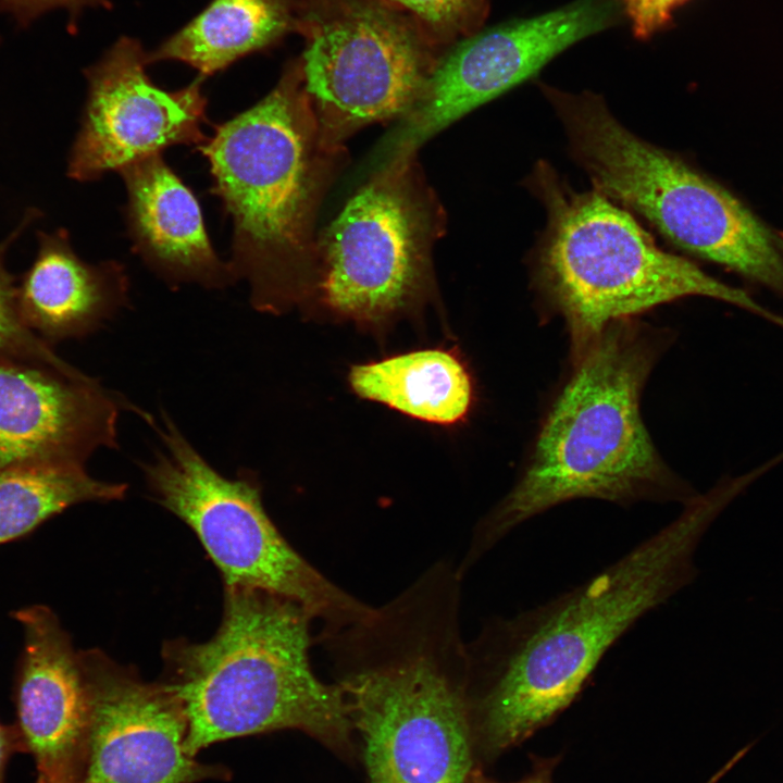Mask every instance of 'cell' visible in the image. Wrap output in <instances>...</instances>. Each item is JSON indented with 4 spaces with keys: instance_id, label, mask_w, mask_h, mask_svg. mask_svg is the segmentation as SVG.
<instances>
[{
    "instance_id": "obj_13",
    "label": "cell",
    "mask_w": 783,
    "mask_h": 783,
    "mask_svg": "<svg viewBox=\"0 0 783 783\" xmlns=\"http://www.w3.org/2000/svg\"><path fill=\"white\" fill-rule=\"evenodd\" d=\"M89 698L83 783H195L226 771L187 749L183 705L166 683H147L98 650L79 651Z\"/></svg>"
},
{
    "instance_id": "obj_18",
    "label": "cell",
    "mask_w": 783,
    "mask_h": 783,
    "mask_svg": "<svg viewBox=\"0 0 783 783\" xmlns=\"http://www.w3.org/2000/svg\"><path fill=\"white\" fill-rule=\"evenodd\" d=\"M290 33H295L294 0H211L148 52V62H182L203 78L271 49Z\"/></svg>"
},
{
    "instance_id": "obj_3",
    "label": "cell",
    "mask_w": 783,
    "mask_h": 783,
    "mask_svg": "<svg viewBox=\"0 0 783 783\" xmlns=\"http://www.w3.org/2000/svg\"><path fill=\"white\" fill-rule=\"evenodd\" d=\"M669 343L668 332L622 319L571 359L522 473L475 524L461 575L515 527L563 502L686 504L696 496L662 461L641 414L645 384Z\"/></svg>"
},
{
    "instance_id": "obj_26",
    "label": "cell",
    "mask_w": 783,
    "mask_h": 783,
    "mask_svg": "<svg viewBox=\"0 0 783 783\" xmlns=\"http://www.w3.org/2000/svg\"><path fill=\"white\" fill-rule=\"evenodd\" d=\"M36 783H83L76 774V769L49 767L38 768V778Z\"/></svg>"
},
{
    "instance_id": "obj_12",
    "label": "cell",
    "mask_w": 783,
    "mask_h": 783,
    "mask_svg": "<svg viewBox=\"0 0 783 783\" xmlns=\"http://www.w3.org/2000/svg\"><path fill=\"white\" fill-rule=\"evenodd\" d=\"M147 53L138 39L122 36L85 70L87 100L70 153V177L95 181L170 146L207 140L202 77L165 90L147 74Z\"/></svg>"
},
{
    "instance_id": "obj_17",
    "label": "cell",
    "mask_w": 783,
    "mask_h": 783,
    "mask_svg": "<svg viewBox=\"0 0 783 783\" xmlns=\"http://www.w3.org/2000/svg\"><path fill=\"white\" fill-rule=\"evenodd\" d=\"M38 252L17 284L24 325L47 344L88 336L128 303V277L116 261L89 264L67 233L38 234Z\"/></svg>"
},
{
    "instance_id": "obj_8",
    "label": "cell",
    "mask_w": 783,
    "mask_h": 783,
    "mask_svg": "<svg viewBox=\"0 0 783 783\" xmlns=\"http://www.w3.org/2000/svg\"><path fill=\"white\" fill-rule=\"evenodd\" d=\"M145 419L161 442L154 457L142 464L147 485L160 505L195 532L225 585L295 601L320 623L316 636L333 634L371 611L289 545L264 510L252 473L222 475L166 413L159 421L148 413Z\"/></svg>"
},
{
    "instance_id": "obj_5",
    "label": "cell",
    "mask_w": 783,
    "mask_h": 783,
    "mask_svg": "<svg viewBox=\"0 0 783 783\" xmlns=\"http://www.w3.org/2000/svg\"><path fill=\"white\" fill-rule=\"evenodd\" d=\"M213 191L234 225L229 263L258 311L303 303L310 281V223L322 146L300 58L262 100L215 127L199 147ZM324 150V149H323Z\"/></svg>"
},
{
    "instance_id": "obj_22",
    "label": "cell",
    "mask_w": 783,
    "mask_h": 783,
    "mask_svg": "<svg viewBox=\"0 0 783 783\" xmlns=\"http://www.w3.org/2000/svg\"><path fill=\"white\" fill-rule=\"evenodd\" d=\"M442 51L482 29L489 0H388Z\"/></svg>"
},
{
    "instance_id": "obj_15",
    "label": "cell",
    "mask_w": 783,
    "mask_h": 783,
    "mask_svg": "<svg viewBox=\"0 0 783 783\" xmlns=\"http://www.w3.org/2000/svg\"><path fill=\"white\" fill-rule=\"evenodd\" d=\"M24 633L16 706L38 768L76 769L87 748L89 698L80 663L54 612L34 605L13 612Z\"/></svg>"
},
{
    "instance_id": "obj_2",
    "label": "cell",
    "mask_w": 783,
    "mask_h": 783,
    "mask_svg": "<svg viewBox=\"0 0 783 783\" xmlns=\"http://www.w3.org/2000/svg\"><path fill=\"white\" fill-rule=\"evenodd\" d=\"M457 567L438 560L357 622L316 637L371 783H467L471 730Z\"/></svg>"
},
{
    "instance_id": "obj_7",
    "label": "cell",
    "mask_w": 783,
    "mask_h": 783,
    "mask_svg": "<svg viewBox=\"0 0 783 783\" xmlns=\"http://www.w3.org/2000/svg\"><path fill=\"white\" fill-rule=\"evenodd\" d=\"M594 189L645 217L681 249L783 294L774 236L732 194L681 158L639 138L593 92L542 85Z\"/></svg>"
},
{
    "instance_id": "obj_20",
    "label": "cell",
    "mask_w": 783,
    "mask_h": 783,
    "mask_svg": "<svg viewBox=\"0 0 783 783\" xmlns=\"http://www.w3.org/2000/svg\"><path fill=\"white\" fill-rule=\"evenodd\" d=\"M124 483L100 481L84 465L18 464L0 469V545L22 538L65 509L125 496Z\"/></svg>"
},
{
    "instance_id": "obj_19",
    "label": "cell",
    "mask_w": 783,
    "mask_h": 783,
    "mask_svg": "<svg viewBox=\"0 0 783 783\" xmlns=\"http://www.w3.org/2000/svg\"><path fill=\"white\" fill-rule=\"evenodd\" d=\"M348 381L363 399L436 424L460 422L473 402L470 372L451 350L422 349L358 364Z\"/></svg>"
},
{
    "instance_id": "obj_16",
    "label": "cell",
    "mask_w": 783,
    "mask_h": 783,
    "mask_svg": "<svg viewBox=\"0 0 783 783\" xmlns=\"http://www.w3.org/2000/svg\"><path fill=\"white\" fill-rule=\"evenodd\" d=\"M128 195L127 221L135 249L171 284L223 288L236 281L214 252L192 191L161 153L120 171Z\"/></svg>"
},
{
    "instance_id": "obj_14",
    "label": "cell",
    "mask_w": 783,
    "mask_h": 783,
    "mask_svg": "<svg viewBox=\"0 0 783 783\" xmlns=\"http://www.w3.org/2000/svg\"><path fill=\"white\" fill-rule=\"evenodd\" d=\"M127 403L73 365L0 359V469L18 464L84 465L117 447Z\"/></svg>"
},
{
    "instance_id": "obj_1",
    "label": "cell",
    "mask_w": 783,
    "mask_h": 783,
    "mask_svg": "<svg viewBox=\"0 0 783 783\" xmlns=\"http://www.w3.org/2000/svg\"><path fill=\"white\" fill-rule=\"evenodd\" d=\"M732 500L717 485L584 583L512 617L489 618L467 642L472 726L493 751L515 745L580 695L607 651L696 575L694 554Z\"/></svg>"
},
{
    "instance_id": "obj_23",
    "label": "cell",
    "mask_w": 783,
    "mask_h": 783,
    "mask_svg": "<svg viewBox=\"0 0 783 783\" xmlns=\"http://www.w3.org/2000/svg\"><path fill=\"white\" fill-rule=\"evenodd\" d=\"M110 0H0V11L9 14L20 27H27L44 14L64 10L67 14L69 30L75 33L77 24L87 9H110Z\"/></svg>"
},
{
    "instance_id": "obj_11",
    "label": "cell",
    "mask_w": 783,
    "mask_h": 783,
    "mask_svg": "<svg viewBox=\"0 0 783 783\" xmlns=\"http://www.w3.org/2000/svg\"><path fill=\"white\" fill-rule=\"evenodd\" d=\"M619 0H576L461 39L438 59L413 108L387 141L388 162L410 153L440 129L534 77L577 41L617 23Z\"/></svg>"
},
{
    "instance_id": "obj_4",
    "label": "cell",
    "mask_w": 783,
    "mask_h": 783,
    "mask_svg": "<svg viewBox=\"0 0 783 783\" xmlns=\"http://www.w3.org/2000/svg\"><path fill=\"white\" fill-rule=\"evenodd\" d=\"M312 618L274 593L225 585L222 622L204 643H167L165 682L179 698L191 755L233 737L296 729L347 751L353 725L340 687L314 673Z\"/></svg>"
},
{
    "instance_id": "obj_24",
    "label": "cell",
    "mask_w": 783,
    "mask_h": 783,
    "mask_svg": "<svg viewBox=\"0 0 783 783\" xmlns=\"http://www.w3.org/2000/svg\"><path fill=\"white\" fill-rule=\"evenodd\" d=\"M633 35L647 39L666 27L674 11L689 0H619Z\"/></svg>"
},
{
    "instance_id": "obj_27",
    "label": "cell",
    "mask_w": 783,
    "mask_h": 783,
    "mask_svg": "<svg viewBox=\"0 0 783 783\" xmlns=\"http://www.w3.org/2000/svg\"><path fill=\"white\" fill-rule=\"evenodd\" d=\"M10 750L9 736L7 731L0 725V783H2L3 769Z\"/></svg>"
},
{
    "instance_id": "obj_21",
    "label": "cell",
    "mask_w": 783,
    "mask_h": 783,
    "mask_svg": "<svg viewBox=\"0 0 783 783\" xmlns=\"http://www.w3.org/2000/svg\"><path fill=\"white\" fill-rule=\"evenodd\" d=\"M36 217L29 211L20 225L0 243V359L13 360L40 366L65 368L69 365L47 344L22 322L16 301L17 284L5 266L9 247Z\"/></svg>"
},
{
    "instance_id": "obj_6",
    "label": "cell",
    "mask_w": 783,
    "mask_h": 783,
    "mask_svg": "<svg viewBox=\"0 0 783 783\" xmlns=\"http://www.w3.org/2000/svg\"><path fill=\"white\" fill-rule=\"evenodd\" d=\"M531 183L547 211L535 278L566 323L571 359L609 323L692 296L731 303L783 327V316L746 291L661 249L629 210L601 192L573 191L545 163Z\"/></svg>"
},
{
    "instance_id": "obj_25",
    "label": "cell",
    "mask_w": 783,
    "mask_h": 783,
    "mask_svg": "<svg viewBox=\"0 0 783 783\" xmlns=\"http://www.w3.org/2000/svg\"><path fill=\"white\" fill-rule=\"evenodd\" d=\"M554 768L552 760H547L545 763L538 765L533 772L525 779L515 783H552L551 771ZM467 783H499L485 776L478 769H472Z\"/></svg>"
},
{
    "instance_id": "obj_28",
    "label": "cell",
    "mask_w": 783,
    "mask_h": 783,
    "mask_svg": "<svg viewBox=\"0 0 783 783\" xmlns=\"http://www.w3.org/2000/svg\"><path fill=\"white\" fill-rule=\"evenodd\" d=\"M780 238H781L782 241H783V233H780Z\"/></svg>"
},
{
    "instance_id": "obj_9",
    "label": "cell",
    "mask_w": 783,
    "mask_h": 783,
    "mask_svg": "<svg viewBox=\"0 0 783 783\" xmlns=\"http://www.w3.org/2000/svg\"><path fill=\"white\" fill-rule=\"evenodd\" d=\"M304 87L322 148L406 115L445 52L388 0H294Z\"/></svg>"
},
{
    "instance_id": "obj_10",
    "label": "cell",
    "mask_w": 783,
    "mask_h": 783,
    "mask_svg": "<svg viewBox=\"0 0 783 783\" xmlns=\"http://www.w3.org/2000/svg\"><path fill=\"white\" fill-rule=\"evenodd\" d=\"M409 174V160L391 162L347 202L300 310L381 333L420 304L431 214Z\"/></svg>"
}]
</instances>
